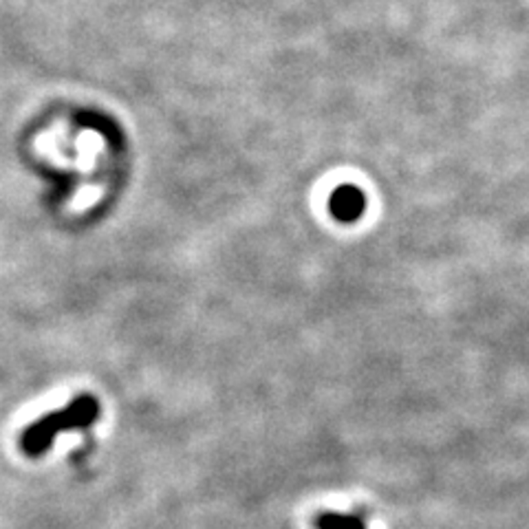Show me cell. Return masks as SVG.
Instances as JSON below:
<instances>
[{
	"mask_svg": "<svg viewBox=\"0 0 529 529\" xmlns=\"http://www.w3.org/2000/svg\"><path fill=\"white\" fill-rule=\"evenodd\" d=\"M99 415V401L93 395H82L73 399L65 410L51 412V415L42 417L40 421L31 423L23 432L20 446L31 457H38L51 446L53 437L60 435L62 430H71V428H87L98 420Z\"/></svg>",
	"mask_w": 529,
	"mask_h": 529,
	"instance_id": "6da1fadb",
	"label": "cell"
},
{
	"mask_svg": "<svg viewBox=\"0 0 529 529\" xmlns=\"http://www.w3.org/2000/svg\"><path fill=\"white\" fill-rule=\"evenodd\" d=\"M364 208H367V199H364L362 190L353 188V185H340L337 190H333L329 199V210L342 223L358 221L364 214Z\"/></svg>",
	"mask_w": 529,
	"mask_h": 529,
	"instance_id": "7a4b0ae2",
	"label": "cell"
},
{
	"mask_svg": "<svg viewBox=\"0 0 529 529\" xmlns=\"http://www.w3.org/2000/svg\"><path fill=\"white\" fill-rule=\"evenodd\" d=\"M316 527L317 529H367L359 516L336 514V512H325V514L317 516Z\"/></svg>",
	"mask_w": 529,
	"mask_h": 529,
	"instance_id": "3957f363",
	"label": "cell"
}]
</instances>
